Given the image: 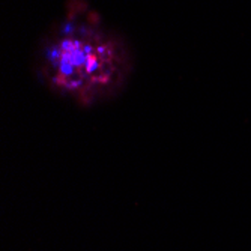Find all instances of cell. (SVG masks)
I'll use <instances>...</instances> for the list:
<instances>
[{"instance_id":"6da1fadb","label":"cell","mask_w":251,"mask_h":251,"mask_svg":"<svg viewBox=\"0 0 251 251\" xmlns=\"http://www.w3.org/2000/svg\"><path fill=\"white\" fill-rule=\"evenodd\" d=\"M132 71V56L119 33L84 0H71L45 35L36 73L53 92L89 107L119 95Z\"/></svg>"}]
</instances>
